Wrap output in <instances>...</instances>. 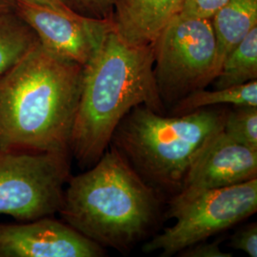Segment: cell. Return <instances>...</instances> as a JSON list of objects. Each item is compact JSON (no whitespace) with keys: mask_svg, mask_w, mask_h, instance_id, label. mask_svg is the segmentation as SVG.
I'll return each mask as SVG.
<instances>
[{"mask_svg":"<svg viewBox=\"0 0 257 257\" xmlns=\"http://www.w3.org/2000/svg\"><path fill=\"white\" fill-rule=\"evenodd\" d=\"M230 248L240 249L250 257L257 256V224L244 226L230 237Z\"/></svg>","mask_w":257,"mask_h":257,"instance_id":"19","label":"cell"},{"mask_svg":"<svg viewBox=\"0 0 257 257\" xmlns=\"http://www.w3.org/2000/svg\"><path fill=\"white\" fill-rule=\"evenodd\" d=\"M229 0H185L179 16L183 18L211 19Z\"/></svg>","mask_w":257,"mask_h":257,"instance_id":"18","label":"cell"},{"mask_svg":"<svg viewBox=\"0 0 257 257\" xmlns=\"http://www.w3.org/2000/svg\"><path fill=\"white\" fill-rule=\"evenodd\" d=\"M39 43L35 31L16 10L0 12V75Z\"/></svg>","mask_w":257,"mask_h":257,"instance_id":"13","label":"cell"},{"mask_svg":"<svg viewBox=\"0 0 257 257\" xmlns=\"http://www.w3.org/2000/svg\"><path fill=\"white\" fill-rule=\"evenodd\" d=\"M256 211L257 177L186 198L174 197L168 216L176 219L175 225L146 243L143 250L146 253L162 250L161 256H172L236 225Z\"/></svg>","mask_w":257,"mask_h":257,"instance_id":"6","label":"cell"},{"mask_svg":"<svg viewBox=\"0 0 257 257\" xmlns=\"http://www.w3.org/2000/svg\"><path fill=\"white\" fill-rule=\"evenodd\" d=\"M69 154L0 151V214L31 221L58 212L70 179Z\"/></svg>","mask_w":257,"mask_h":257,"instance_id":"7","label":"cell"},{"mask_svg":"<svg viewBox=\"0 0 257 257\" xmlns=\"http://www.w3.org/2000/svg\"><path fill=\"white\" fill-rule=\"evenodd\" d=\"M153 46L154 74L164 104H176L215 78L216 40L211 19L177 15Z\"/></svg>","mask_w":257,"mask_h":257,"instance_id":"5","label":"cell"},{"mask_svg":"<svg viewBox=\"0 0 257 257\" xmlns=\"http://www.w3.org/2000/svg\"><path fill=\"white\" fill-rule=\"evenodd\" d=\"M83 67L39 42L0 75V151L69 154Z\"/></svg>","mask_w":257,"mask_h":257,"instance_id":"1","label":"cell"},{"mask_svg":"<svg viewBox=\"0 0 257 257\" xmlns=\"http://www.w3.org/2000/svg\"><path fill=\"white\" fill-rule=\"evenodd\" d=\"M223 132L239 144L257 150V107L238 106L227 112Z\"/></svg>","mask_w":257,"mask_h":257,"instance_id":"16","label":"cell"},{"mask_svg":"<svg viewBox=\"0 0 257 257\" xmlns=\"http://www.w3.org/2000/svg\"><path fill=\"white\" fill-rule=\"evenodd\" d=\"M17 3L18 0H0V12L16 10Z\"/></svg>","mask_w":257,"mask_h":257,"instance_id":"22","label":"cell"},{"mask_svg":"<svg viewBox=\"0 0 257 257\" xmlns=\"http://www.w3.org/2000/svg\"><path fill=\"white\" fill-rule=\"evenodd\" d=\"M256 177L257 150L235 142L222 128L195 158L175 197L186 198Z\"/></svg>","mask_w":257,"mask_h":257,"instance_id":"10","label":"cell"},{"mask_svg":"<svg viewBox=\"0 0 257 257\" xmlns=\"http://www.w3.org/2000/svg\"><path fill=\"white\" fill-rule=\"evenodd\" d=\"M211 21L216 40V77L225 58L257 27V0H229Z\"/></svg>","mask_w":257,"mask_h":257,"instance_id":"12","label":"cell"},{"mask_svg":"<svg viewBox=\"0 0 257 257\" xmlns=\"http://www.w3.org/2000/svg\"><path fill=\"white\" fill-rule=\"evenodd\" d=\"M227 112L206 107L166 117L140 105L121 120L111 140L150 186L178 193L195 158L223 128Z\"/></svg>","mask_w":257,"mask_h":257,"instance_id":"4","label":"cell"},{"mask_svg":"<svg viewBox=\"0 0 257 257\" xmlns=\"http://www.w3.org/2000/svg\"><path fill=\"white\" fill-rule=\"evenodd\" d=\"M219 104H231L234 107H257V80L235 87L214 89L213 91H206L205 89L196 90L175 104L174 113L185 114Z\"/></svg>","mask_w":257,"mask_h":257,"instance_id":"15","label":"cell"},{"mask_svg":"<svg viewBox=\"0 0 257 257\" xmlns=\"http://www.w3.org/2000/svg\"><path fill=\"white\" fill-rule=\"evenodd\" d=\"M154 46L125 41L113 27L83 67L82 85L70 143L77 163L92 167L133 108L164 111L154 74Z\"/></svg>","mask_w":257,"mask_h":257,"instance_id":"2","label":"cell"},{"mask_svg":"<svg viewBox=\"0 0 257 257\" xmlns=\"http://www.w3.org/2000/svg\"><path fill=\"white\" fill-rule=\"evenodd\" d=\"M74 14L88 19L110 20L113 0H61Z\"/></svg>","mask_w":257,"mask_h":257,"instance_id":"17","label":"cell"},{"mask_svg":"<svg viewBox=\"0 0 257 257\" xmlns=\"http://www.w3.org/2000/svg\"><path fill=\"white\" fill-rule=\"evenodd\" d=\"M16 11L35 31L43 46L82 66L92 58L112 28L110 20L88 19L20 0Z\"/></svg>","mask_w":257,"mask_h":257,"instance_id":"8","label":"cell"},{"mask_svg":"<svg viewBox=\"0 0 257 257\" xmlns=\"http://www.w3.org/2000/svg\"><path fill=\"white\" fill-rule=\"evenodd\" d=\"M257 79V27H254L223 61L213 79L214 89L240 86Z\"/></svg>","mask_w":257,"mask_h":257,"instance_id":"14","label":"cell"},{"mask_svg":"<svg viewBox=\"0 0 257 257\" xmlns=\"http://www.w3.org/2000/svg\"><path fill=\"white\" fill-rule=\"evenodd\" d=\"M20 1L45 6L51 9L57 10V11L66 12V13H73L65 6L64 3L61 0H20Z\"/></svg>","mask_w":257,"mask_h":257,"instance_id":"21","label":"cell"},{"mask_svg":"<svg viewBox=\"0 0 257 257\" xmlns=\"http://www.w3.org/2000/svg\"><path fill=\"white\" fill-rule=\"evenodd\" d=\"M104 252L70 225L49 216L0 224V257H98Z\"/></svg>","mask_w":257,"mask_h":257,"instance_id":"9","label":"cell"},{"mask_svg":"<svg viewBox=\"0 0 257 257\" xmlns=\"http://www.w3.org/2000/svg\"><path fill=\"white\" fill-rule=\"evenodd\" d=\"M67 183L58 212L68 225L101 247L128 248L156 221L159 204L154 188L115 147Z\"/></svg>","mask_w":257,"mask_h":257,"instance_id":"3","label":"cell"},{"mask_svg":"<svg viewBox=\"0 0 257 257\" xmlns=\"http://www.w3.org/2000/svg\"><path fill=\"white\" fill-rule=\"evenodd\" d=\"M185 0H113L111 24L130 44L150 46L179 15Z\"/></svg>","mask_w":257,"mask_h":257,"instance_id":"11","label":"cell"},{"mask_svg":"<svg viewBox=\"0 0 257 257\" xmlns=\"http://www.w3.org/2000/svg\"><path fill=\"white\" fill-rule=\"evenodd\" d=\"M180 256L184 257H230L231 254L222 251L219 241L205 243L204 241L193 244L179 251Z\"/></svg>","mask_w":257,"mask_h":257,"instance_id":"20","label":"cell"}]
</instances>
